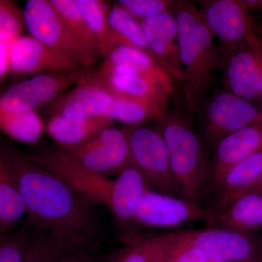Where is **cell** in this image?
<instances>
[{"instance_id":"obj_1","label":"cell","mask_w":262,"mask_h":262,"mask_svg":"<svg viewBox=\"0 0 262 262\" xmlns=\"http://www.w3.org/2000/svg\"><path fill=\"white\" fill-rule=\"evenodd\" d=\"M0 163L18 184L27 223L98 241L100 230L94 205L54 173L26 159L13 146L2 144Z\"/></svg>"},{"instance_id":"obj_2","label":"cell","mask_w":262,"mask_h":262,"mask_svg":"<svg viewBox=\"0 0 262 262\" xmlns=\"http://www.w3.org/2000/svg\"><path fill=\"white\" fill-rule=\"evenodd\" d=\"M175 17L184 74V115L191 120L206 98L215 71L220 69V55L213 44L214 36L194 2L180 1Z\"/></svg>"},{"instance_id":"obj_3","label":"cell","mask_w":262,"mask_h":262,"mask_svg":"<svg viewBox=\"0 0 262 262\" xmlns=\"http://www.w3.org/2000/svg\"><path fill=\"white\" fill-rule=\"evenodd\" d=\"M158 125L168 147L179 196L200 203L208 192L209 180L210 159L203 141L190 120L177 110H168Z\"/></svg>"},{"instance_id":"obj_4","label":"cell","mask_w":262,"mask_h":262,"mask_svg":"<svg viewBox=\"0 0 262 262\" xmlns=\"http://www.w3.org/2000/svg\"><path fill=\"white\" fill-rule=\"evenodd\" d=\"M24 13L32 37L82 67L89 68L94 64L97 55L76 37L49 0H28Z\"/></svg>"},{"instance_id":"obj_5","label":"cell","mask_w":262,"mask_h":262,"mask_svg":"<svg viewBox=\"0 0 262 262\" xmlns=\"http://www.w3.org/2000/svg\"><path fill=\"white\" fill-rule=\"evenodd\" d=\"M24 158L59 177L95 206H110L113 180L90 170L64 150L43 147Z\"/></svg>"},{"instance_id":"obj_6","label":"cell","mask_w":262,"mask_h":262,"mask_svg":"<svg viewBox=\"0 0 262 262\" xmlns=\"http://www.w3.org/2000/svg\"><path fill=\"white\" fill-rule=\"evenodd\" d=\"M196 114L201 115L199 136L208 151L225 136L258 121L261 108L229 91H223L206 100Z\"/></svg>"},{"instance_id":"obj_7","label":"cell","mask_w":262,"mask_h":262,"mask_svg":"<svg viewBox=\"0 0 262 262\" xmlns=\"http://www.w3.org/2000/svg\"><path fill=\"white\" fill-rule=\"evenodd\" d=\"M132 163L144 176L150 189L178 196L166 143L159 130L127 127Z\"/></svg>"},{"instance_id":"obj_8","label":"cell","mask_w":262,"mask_h":262,"mask_svg":"<svg viewBox=\"0 0 262 262\" xmlns=\"http://www.w3.org/2000/svg\"><path fill=\"white\" fill-rule=\"evenodd\" d=\"M199 220L208 223L211 221L207 207L149 187L138 207L133 225L143 228L172 229Z\"/></svg>"},{"instance_id":"obj_9","label":"cell","mask_w":262,"mask_h":262,"mask_svg":"<svg viewBox=\"0 0 262 262\" xmlns=\"http://www.w3.org/2000/svg\"><path fill=\"white\" fill-rule=\"evenodd\" d=\"M199 10L207 27L220 40L217 49L220 69H224L232 53L246 42L253 18L238 0H206Z\"/></svg>"},{"instance_id":"obj_10","label":"cell","mask_w":262,"mask_h":262,"mask_svg":"<svg viewBox=\"0 0 262 262\" xmlns=\"http://www.w3.org/2000/svg\"><path fill=\"white\" fill-rule=\"evenodd\" d=\"M174 233L203 251L211 261L253 262L258 254L254 236L232 229L215 226Z\"/></svg>"},{"instance_id":"obj_11","label":"cell","mask_w":262,"mask_h":262,"mask_svg":"<svg viewBox=\"0 0 262 262\" xmlns=\"http://www.w3.org/2000/svg\"><path fill=\"white\" fill-rule=\"evenodd\" d=\"M88 73L84 67L72 73L55 72L34 75L7 89L0 97V108L8 111L34 110L59 96Z\"/></svg>"},{"instance_id":"obj_12","label":"cell","mask_w":262,"mask_h":262,"mask_svg":"<svg viewBox=\"0 0 262 262\" xmlns=\"http://www.w3.org/2000/svg\"><path fill=\"white\" fill-rule=\"evenodd\" d=\"M83 68L80 63L61 56L30 34L12 41L9 74L13 77L55 72L72 73Z\"/></svg>"},{"instance_id":"obj_13","label":"cell","mask_w":262,"mask_h":262,"mask_svg":"<svg viewBox=\"0 0 262 262\" xmlns=\"http://www.w3.org/2000/svg\"><path fill=\"white\" fill-rule=\"evenodd\" d=\"M262 147V117L258 121L224 137L209 161L208 192H213L232 167Z\"/></svg>"},{"instance_id":"obj_14","label":"cell","mask_w":262,"mask_h":262,"mask_svg":"<svg viewBox=\"0 0 262 262\" xmlns=\"http://www.w3.org/2000/svg\"><path fill=\"white\" fill-rule=\"evenodd\" d=\"M89 73L79 81L75 89L50 101L47 110L52 116L94 117L104 115L113 101V95Z\"/></svg>"},{"instance_id":"obj_15","label":"cell","mask_w":262,"mask_h":262,"mask_svg":"<svg viewBox=\"0 0 262 262\" xmlns=\"http://www.w3.org/2000/svg\"><path fill=\"white\" fill-rule=\"evenodd\" d=\"M140 24L156 61L168 71L173 80L182 82L184 74L175 13H163L146 18Z\"/></svg>"},{"instance_id":"obj_16","label":"cell","mask_w":262,"mask_h":262,"mask_svg":"<svg viewBox=\"0 0 262 262\" xmlns=\"http://www.w3.org/2000/svg\"><path fill=\"white\" fill-rule=\"evenodd\" d=\"M262 179V147L225 174L213 190L209 206L211 225L221 213L241 196L258 185Z\"/></svg>"},{"instance_id":"obj_17","label":"cell","mask_w":262,"mask_h":262,"mask_svg":"<svg viewBox=\"0 0 262 262\" xmlns=\"http://www.w3.org/2000/svg\"><path fill=\"white\" fill-rule=\"evenodd\" d=\"M90 75L103 84L115 96H126L168 106L173 92V83L152 76L130 70H116L107 75Z\"/></svg>"},{"instance_id":"obj_18","label":"cell","mask_w":262,"mask_h":262,"mask_svg":"<svg viewBox=\"0 0 262 262\" xmlns=\"http://www.w3.org/2000/svg\"><path fill=\"white\" fill-rule=\"evenodd\" d=\"M224 70L228 91L251 102L261 99V70L252 48L246 41L232 53Z\"/></svg>"},{"instance_id":"obj_19","label":"cell","mask_w":262,"mask_h":262,"mask_svg":"<svg viewBox=\"0 0 262 262\" xmlns=\"http://www.w3.org/2000/svg\"><path fill=\"white\" fill-rule=\"evenodd\" d=\"M149 187L133 163L117 175L113 180L108 209L119 223L125 227L133 225L138 207Z\"/></svg>"},{"instance_id":"obj_20","label":"cell","mask_w":262,"mask_h":262,"mask_svg":"<svg viewBox=\"0 0 262 262\" xmlns=\"http://www.w3.org/2000/svg\"><path fill=\"white\" fill-rule=\"evenodd\" d=\"M84 166L100 175L117 174L132 164L129 138L117 144L79 149L74 146H61Z\"/></svg>"},{"instance_id":"obj_21","label":"cell","mask_w":262,"mask_h":262,"mask_svg":"<svg viewBox=\"0 0 262 262\" xmlns=\"http://www.w3.org/2000/svg\"><path fill=\"white\" fill-rule=\"evenodd\" d=\"M213 225L254 236L262 229V185L236 200L215 219Z\"/></svg>"},{"instance_id":"obj_22","label":"cell","mask_w":262,"mask_h":262,"mask_svg":"<svg viewBox=\"0 0 262 262\" xmlns=\"http://www.w3.org/2000/svg\"><path fill=\"white\" fill-rule=\"evenodd\" d=\"M32 226V237L23 262H56L76 248L98 241Z\"/></svg>"},{"instance_id":"obj_23","label":"cell","mask_w":262,"mask_h":262,"mask_svg":"<svg viewBox=\"0 0 262 262\" xmlns=\"http://www.w3.org/2000/svg\"><path fill=\"white\" fill-rule=\"evenodd\" d=\"M130 70L138 73L152 76L168 83L173 79L168 71L146 52L130 46H119L105 57L94 75H107L114 71Z\"/></svg>"},{"instance_id":"obj_24","label":"cell","mask_w":262,"mask_h":262,"mask_svg":"<svg viewBox=\"0 0 262 262\" xmlns=\"http://www.w3.org/2000/svg\"><path fill=\"white\" fill-rule=\"evenodd\" d=\"M114 120L104 116L67 117L54 115L50 119L46 132L61 146L80 145L97 133L111 127Z\"/></svg>"},{"instance_id":"obj_25","label":"cell","mask_w":262,"mask_h":262,"mask_svg":"<svg viewBox=\"0 0 262 262\" xmlns=\"http://www.w3.org/2000/svg\"><path fill=\"white\" fill-rule=\"evenodd\" d=\"M108 25V53L119 46H126L146 52L154 58L140 22L133 18L118 4L110 10Z\"/></svg>"},{"instance_id":"obj_26","label":"cell","mask_w":262,"mask_h":262,"mask_svg":"<svg viewBox=\"0 0 262 262\" xmlns=\"http://www.w3.org/2000/svg\"><path fill=\"white\" fill-rule=\"evenodd\" d=\"M167 111L168 106L159 103L126 96H115L104 116L133 127L141 126L151 120L158 121Z\"/></svg>"},{"instance_id":"obj_27","label":"cell","mask_w":262,"mask_h":262,"mask_svg":"<svg viewBox=\"0 0 262 262\" xmlns=\"http://www.w3.org/2000/svg\"><path fill=\"white\" fill-rule=\"evenodd\" d=\"M152 262H211L206 254L174 232L146 236Z\"/></svg>"},{"instance_id":"obj_28","label":"cell","mask_w":262,"mask_h":262,"mask_svg":"<svg viewBox=\"0 0 262 262\" xmlns=\"http://www.w3.org/2000/svg\"><path fill=\"white\" fill-rule=\"evenodd\" d=\"M25 213L27 208L18 184L8 168L0 163V233L14 231Z\"/></svg>"},{"instance_id":"obj_29","label":"cell","mask_w":262,"mask_h":262,"mask_svg":"<svg viewBox=\"0 0 262 262\" xmlns=\"http://www.w3.org/2000/svg\"><path fill=\"white\" fill-rule=\"evenodd\" d=\"M2 130L15 140L34 144L42 135L44 125L34 110L8 111L0 108Z\"/></svg>"},{"instance_id":"obj_30","label":"cell","mask_w":262,"mask_h":262,"mask_svg":"<svg viewBox=\"0 0 262 262\" xmlns=\"http://www.w3.org/2000/svg\"><path fill=\"white\" fill-rule=\"evenodd\" d=\"M99 47L100 56L108 54V15L110 9L99 0H75Z\"/></svg>"},{"instance_id":"obj_31","label":"cell","mask_w":262,"mask_h":262,"mask_svg":"<svg viewBox=\"0 0 262 262\" xmlns=\"http://www.w3.org/2000/svg\"><path fill=\"white\" fill-rule=\"evenodd\" d=\"M50 3L56 8L69 28L80 39L81 42L88 49L95 54L99 55V47L92 32L90 30L83 15L75 0H49Z\"/></svg>"},{"instance_id":"obj_32","label":"cell","mask_w":262,"mask_h":262,"mask_svg":"<svg viewBox=\"0 0 262 262\" xmlns=\"http://www.w3.org/2000/svg\"><path fill=\"white\" fill-rule=\"evenodd\" d=\"M32 234V226L26 222L10 233L0 237V262H23Z\"/></svg>"},{"instance_id":"obj_33","label":"cell","mask_w":262,"mask_h":262,"mask_svg":"<svg viewBox=\"0 0 262 262\" xmlns=\"http://www.w3.org/2000/svg\"><path fill=\"white\" fill-rule=\"evenodd\" d=\"M122 7L139 22L163 13H175L180 1L172 0H120Z\"/></svg>"},{"instance_id":"obj_34","label":"cell","mask_w":262,"mask_h":262,"mask_svg":"<svg viewBox=\"0 0 262 262\" xmlns=\"http://www.w3.org/2000/svg\"><path fill=\"white\" fill-rule=\"evenodd\" d=\"M26 25L24 10L14 2L0 1V39L13 41L23 36Z\"/></svg>"},{"instance_id":"obj_35","label":"cell","mask_w":262,"mask_h":262,"mask_svg":"<svg viewBox=\"0 0 262 262\" xmlns=\"http://www.w3.org/2000/svg\"><path fill=\"white\" fill-rule=\"evenodd\" d=\"M125 246L114 253L108 262H152L146 236L130 235L124 238Z\"/></svg>"},{"instance_id":"obj_36","label":"cell","mask_w":262,"mask_h":262,"mask_svg":"<svg viewBox=\"0 0 262 262\" xmlns=\"http://www.w3.org/2000/svg\"><path fill=\"white\" fill-rule=\"evenodd\" d=\"M99 244V241H97L76 248L66 253L56 262H96Z\"/></svg>"},{"instance_id":"obj_37","label":"cell","mask_w":262,"mask_h":262,"mask_svg":"<svg viewBox=\"0 0 262 262\" xmlns=\"http://www.w3.org/2000/svg\"><path fill=\"white\" fill-rule=\"evenodd\" d=\"M11 42L8 39H0V80L4 82L10 73V58H11Z\"/></svg>"},{"instance_id":"obj_38","label":"cell","mask_w":262,"mask_h":262,"mask_svg":"<svg viewBox=\"0 0 262 262\" xmlns=\"http://www.w3.org/2000/svg\"><path fill=\"white\" fill-rule=\"evenodd\" d=\"M254 18L253 20L252 26L246 36V41L249 44L251 48H252L253 53L257 59L258 65H259L260 70H261L262 77V35L260 34L253 27L254 23ZM261 117H262V91L261 95Z\"/></svg>"},{"instance_id":"obj_39","label":"cell","mask_w":262,"mask_h":262,"mask_svg":"<svg viewBox=\"0 0 262 262\" xmlns=\"http://www.w3.org/2000/svg\"><path fill=\"white\" fill-rule=\"evenodd\" d=\"M238 2L246 11L255 10L262 13V0H238Z\"/></svg>"},{"instance_id":"obj_40","label":"cell","mask_w":262,"mask_h":262,"mask_svg":"<svg viewBox=\"0 0 262 262\" xmlns=\"http://www.w3.org/2000/svg\"><path fill=\"white\" fill-rule=\"evenodd\" d=\"M256 239L258 253H262V234L259 237H256Z\"/></svg>"},{"instance_id":"obj_41","label":"cell","mask_w":262,"mask_h":262,"mask_svg":"<svg viewBox=\"0 0 262 262\" xmlns=\"http://www.w3.org/2000/svg\"><path fill=\"white\" fill-rule=\"evenodd\" d=\"M253 262H262V253H258L257 257L256 258Z\"/></svg>"},{"instance_id":"obj_42","label":"cell","mask_w":262,"mask_h":262,"mask_svg":"<svg viewBox=\"0 0 262 262\" xmlns=\"http://www.w3.org/2000/svg\"><path fill=\"white\" fill-rule=\"evenodd\" d=\"M258 185H262V179H261V182H260L259 183H258Z\"/></svg>"}]
</instances>
